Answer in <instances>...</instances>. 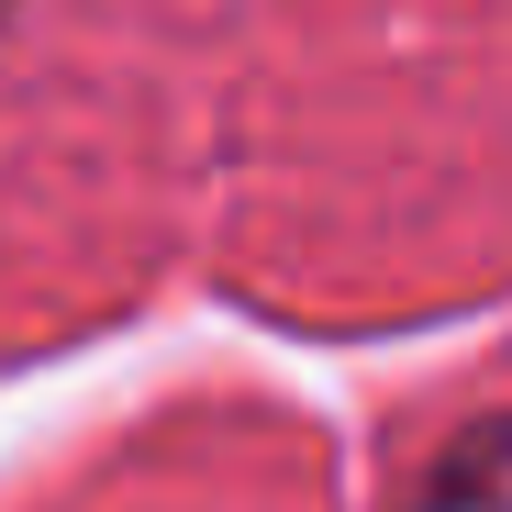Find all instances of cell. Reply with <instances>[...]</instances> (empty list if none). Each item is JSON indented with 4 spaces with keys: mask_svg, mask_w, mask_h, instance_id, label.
Masks as SVG:
<instances>
[{
    "mask_svg": "<svg viewBox=\"0 0 512 512\" xmlns=\"http://www.w3.org/2000/svg\"><path fill=\"white\" fill-rule=\"evenodd\" d=\"M401 512H512V412L468 423V435L412 479V501H401Z\"/></svg>",
    "mask_w": 512,
    "mask_h": 512,
    "instance_id": "6da1fadb",
    "label": "cell"
},
{
    "mask_svg": "<svg viewBox=\"0 0 512 512\" xmlns=\"http://www.w3.org/2000/svg\"><path fill=\"white\" fill-rule=\"evenodd\" d=\"M0 12H12V0H0Z\"/></svg>",
    "mask_w": 512,
    "mask_h": 512,
    "instance_id": "7a4b0ae2",
    "label": "cell"
}]
</instances>
